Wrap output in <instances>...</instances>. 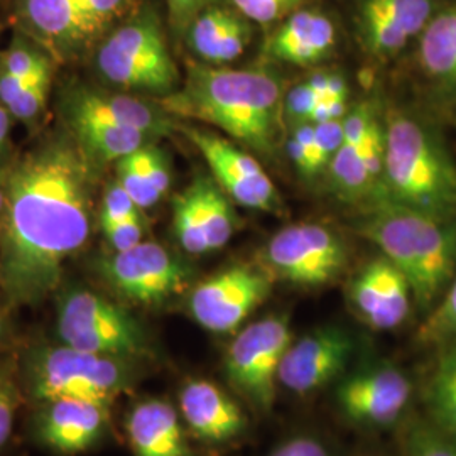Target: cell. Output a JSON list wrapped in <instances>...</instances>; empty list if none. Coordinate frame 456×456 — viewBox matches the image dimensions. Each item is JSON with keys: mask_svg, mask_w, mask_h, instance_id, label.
Returning a JSON list of instances; mask_svg holds the SVG:
<instances>
[{"mask_svg": "<svg viewBox=\"0 0 456 456\" xmlns=\"http://www.w3.org/2000/svg\"><path fill=\"white\" fill-rule=\"evenodd\" d=\"M418 63L435 88L456 97V4L436 12L419 36Z\"/></svg>", "mask_w": 456, "mask_h": 456, "instance_id": "22", "label": "cell"}, {"mask_svg": "<svg viewBox=\"0 0 456 456\" xmlns=\"http://www.w3.org/2000/svg\"><path fill=\"white\" fill-rule=\"evenodd\" d=\"M242 16L259 24H271L293 14L301 0H232Z\"/></svg>", "mask_w": 456, "mask_h": 456, "instance_id": "37", "label": "cell"}, {"mask_svg": "<svg viewBox=\"0 0 456 456\" xmlns=\"http://www.w3.org/2000/svg\"><path fill=\"white\" fill-rule=\"evenodd\" d=\"M411 395L408 375L397 367L379 365L345 379L337 391V403L354 423L384 426L401 418Z\"/></svg>", "mask_w": 456, "mask_h": 456, "instance_id": "14", "label": "cell"}, {"mask_svg": "<svg viewBox=\"0 0 456 456\" xmlns=\"http://www.w3.org/2000/svg\"><path fill=\"white\" fill-rule=\"evenodd\" d=\"M4 333H5V326H4V318L0 314V345L4 342Z\"/></svg>", "mask_w": 456, "mask_h": 456, "instance_id": "48", "label": "cell"}, {"mask_svg": "<svg viewBox=\"0 0 456 456\" xmlns=\"http://www.w3.org/2000/svg\"><path fill=\"white\" fill-rule=\"evenodd\" d=\"M66 117H88L144 132L146 135H164L173 124L149 103L139 98L95 92L88 88L73 90L65 100Z\"/></svg>", "mask_w": 456, "mask_h": 456, "instance_id": "19", "label": "cell"}, {"mask_svg": "<svg viewBox=\"0 0 456 456\" xmlns=\"http://www.w3.org/2000/svg\"><path fill=\"white\" fill-rule=\"evenodd\" d=\"M346 115V103L338 98H320L311 114V124H323L330 120H342Z\"/></svg>", "mask_w": 456, "mask_h": 456, "instance_id": "45", "label": "cell"}, {"mask_svg": "<svg viewBox=\"0 0 456 456\" xmlns=\"http://www.w3.org/2000/svg\"><path fill=\"white\" fill-rule=\"evenodd\" d=\"M20 365L16 359L0 360V448L9 441L17 411L22 404Z\"/></svg>", "mask_w": 456, "mask_h": 456, "instance_id": "29", "label": "cell"}, {"mask_svg": "<svg viewBox=\"0 0 456 456\" xmlns=\"http://www.w3.org/2000/svg\"><path fill=\"white\" fill-rule=\"evenodd\" d=\"M109 286L132 303L156 306L180 294L190 281V267L163 245L141 242L98 262Z\"/></svg>", "mask_w": 456, "mask_h": 456, "instance_id": "10", "label": "cell"}, {"mask_svg": "<svg viewBox=\"0 0 456 456\" xmlns=\"http://www.w3.org/2000/svg\"><path fill=\"white\" fill-rule=\"evenodd\" d=\"M135 163L139 166L142 176L146 178L149 186L163 198L171 186L169 166L166 163L163 152L154 146H142L132 152Z\"/></svg>", "mask_w": 456, "mask_h": 456, "instance_id": "36", "label": "cell"}, {"mask_svg": "<svg viewBox=\"0 0 456 456\" xmlns=\"http://www.w3.org/2000/svg\"><path fill=\"white\" fill-rule=\"evenodd\" d=\"M456 338V276L418 330V340L441 345Z\"/></svg>", "mask_w": 456, "mask_h": 456, "instance_id": "30", "label": "cell"}, {"mask_svg": "<svg viewBox=\"0 0 456 456\" xmlns=\"http://www.w3.org/2000/svg\"><path fill=\"white\" fill-rule=\"evenodd\" d=\"M24 14L36 33L56 46L85 37V0H24Z\"/></svg>", "mask_w": 456, "mask_h": 456, "instance_id": "24", "label": "cell"}, {"mask_svg": "<svg viewBox=\"0 0 456 456\" xmlns=\"http://www.w3.org/2000/svg\"><path fill=\"white\" fill-rule=\"evenodd\" d=\"M291 343L286 316L274 314L247 326L228 346L224 360L228 382L256 408H271L276 401L279 367Z\"/></svg>", "mask_w": 456, "mask_h": 456, "instance_id": "8", "label": "cell"}, {"mask_svg": "<svg viewBox=\"0 0 456 456\" xmlns=\"http://www.w3.org/2000/svg\"><path fill=\"white\" fill-rule=\"evenodd\" d=\"M169 19L175 29H184L191 26L196 17L201 14V9L210 0H166Z\"/></svg>", "mask_w": 456, "mask_h": 456, "instance_id": "43", "label": "cell"}, {"mask_svg": "<svg viewBox=\"0 0 456 456\" xmlns=\"http://www.w3.org/2000/svg\"><path fill=\"white\" fill-rule=\"evenodd\" d=\"M126 0H85V37H94L114 19Z\"/></svg>", "mask_w": 456, "mask_h": 456, "instance_id": "41", "label": "cell"}, {"mask_svg": "<svg viewBox=\"0 0 456 456\" xmlns=\"http://www.w3.org/2000/svg\"><path fill=\"white\" fill-rule=\"evenodd\" d=\"M117 181L122 184V188L129 193L141 210L156 205L161 200L142 176L132 152L117 161Z\"/></svg>", "mask_w": 456, "mask_h": 456, "instance_id": "35", "label": "cell"}, {"mask_svg": "<svg viewBox=\"0 0 456 456\" xmlns=\"http://www.w3.org/2000/svg\"><path fill=\"white\" fill-rule=\"evenodd\" d=\"M181 129L203 154L215 181L230 200L247 208L277 212L281 207V196L254 156L212 132L200 131L195 127Z\"/></svg>", "mask_w": 456, "mask_h": 456, "instance_id": "12", "label": "cell"}, {"mask_svg": "<svg viewBox=\"0 0 456 456\" xmlns=\"http://www.w3.org/2000/svg\"><path fill=\"white\" fill-rule=\"evenodd\" d=\"M173 224L175 233L184 252L191 256L210 254L205 230L201 224V207H200V191L193 181L183 193L176 196L173 205Z\"/></svg>", "mask_w": 456, "mask_h": 456, "instance_id": "27", "label": "cell"}, {"mask_svg": "<svg viewBox=\"0 0 456 456\" xmlns=\"http://www.w3.org/2000/svg\"><path fill=\"white\" fill-rule=\"evenodd\" d=\"M60 342L83 352L134 360L146 357V333L131 313L102 294L75 288L58 303Z\"/></svg>", "mask_w": 456, "mask_h": 456, "instance_id": "7", "label": "cell"}, {"mask_svg": "<svg viewBox=\"0 0 456 456\" xmlns=\"http://www.w3.org/2000/svg\"><path fill=\"white\" fill-rule=\"evenodd\" d=\"M352 352L354 340L342 328L314 330L289 345L279 367V386L297 395L320 391L343 374Z\"/></svg>", "mask_w": 456, "mask_h": 456, "instance_id": "13", "label": "cell"}, {"mask_svg": "<svg viewBox=\"0 0 456 456\" xmlns=\"http://www.w3.org/2000/svg\"><path fill=\"white\" fill-rule=\"evenodd\" d=\"M346 83L340 75H330L328 85H326L325 95L322 98H338V100H346Z\"/></svg>", "mask_w": 456, "mask_h": 456, "instance_id": "46", "label": "cell"}, {"mask_svg": "<svg viewBox=\"0 0 456 456\" xmlns=\"http://www.w3.org/2000/svg\"><path fill=\"white\" fill-rule=\"evenodd\" d=\"M271 293V279L247 265L225 269L200 282L190 297V313L212 333L235 331Z\"/></svg>", "mask_w": 456, "mask_h": 456, "instance_id": "11", "label": "cell"}, {"mask_svg": "<svg viewBox=\"0 0 456 456\" xmlns=\"http://www.w3.org/2000/svg\"><path fill=\"white\" fill-rule=\"evenodd\" d=\"M335 46V28L316 11H294L267 45V53L284 63L313 66Z\"/></svg>", "mask_w": 456, "mask_h": 456, "instance_id": "20", "label": "cell"}, {"mask_svg": "<svg viewBox=\"0 0 456 456\" xmlns=\"http://www.w3.org/2000/svg\"><path fill=\"white\" fill-rule=\"evenodd\" d=\"M97 65L107 82L154 95L176 92L180 82L159 19L149 11L118 28L102 45Z\"/></svg>", "mask_w": 456, "mask_h": 456, "instance_id": "6", "label": "cell"}, {"mask_svg": "<svg viewBox=\"0 0 456 456\" xmlns=\"http://www.w3.org/2000/svg\"><path fill=\"white\" fill-rule=\"evenodd\" d=\"M132 360L60 345H37L20 365L22 389L37 403L83 399L112 408L134 384Z\"/></svg>", "mask_w": 456, "mask_h": 456, "instance_id": "5", "label": "cell"}, {"mask_svg": "<svg viewBox=\"0 0 456 456\" xmlns=\"http://www.w3.org/2000/svg\"><path fill=\"white\" fill-rule=\"evenodd\" d=\"M360 158L374 188V196L380 193L384 163H386V129L374 118L359 146Z\"/></svg>", "mask_w": 456, "mask_h": 456, "instance_id": "34", "label": "cell"}, {"mask_svg": "<svg viewBox=\"0 0 456 456\" xmlns=\"http://www.w3.org/2000/svg\"><path fill=\"white\" fill-rule=\"evenodd\" d=\"M92 158L54 139L7 175L0 215V284L12 305H37L56 289L65 262L90 237Z\"/></svg>", "mask_w": 456, "mask_h": 456, "instance_id": "1", "label": "cell"}, {"mask_svg": "<svg viewBox=\"0 0 456 456\" xmlns=\"http://www.w3.org/2000/svg\"><path fill=\"white\" fill-rule=\"evenodd\" d=\"M141 208L135 205L129 193L122 188L118 181H114L102 200V208H100V224L107 222H117L131 216H139Z\"/></svg>", "mask_w": 456, "mask_h": 456, "instance_id": "39", "label": "cell"}, {"mask_svg": "<svg viewBox=\"0 0 456 456\" xmlns=\"http://www.w3.org/2000/svg\"><path fill=\"white\" fill-rule=\"evenodd\" d=\"M264 261L286 282L318 288L338 277L348 252L333 230L318 224H297L282 228L267 242Z\"/></svg>", "mask_w": 456, "mask_h": 456, "instance_id": "9", "label": "cell"}, {"mask_svg": "<svg viewBox=\"0 0 456 456\" xmlns=\"http://www.w3.org/2000/svg\"><path fill=\"white\" fill-rule=\"evenodd\" d=\"M110 424V408L83 399L43 401L34 416V436L39 444L61 455H77L94 448Z\"/></svg>", "mask_w": 456, "mask_h": 456, "instance_id": "15", "label": "cell"}, {"mask_svg": "<svg viewBox=\"0 0 456 456\" xmlns=\"http://www.w3.org/2000/svg\"><path fill=\"white\" fill-rule=\"evenodd\" d=\"M380 193L411 208L456 215V164L436 134L406 112L387 115Z\"/></svg>", "mask_w": 456, "mask_h": 456, "instance_id": "4", "label": "cell"}, {"mask_svg": "<svg viewBox=\"0 0 456 456\" xmlns=\"http://www.w3.org/2000/svg\"><path fill=\"white\" fill-rule=\"evenodd\" d=\"M320 98L322 97L311 88L308 83L297 85V86H294L284 100L286 115L296 124L310 122L311 114H313L314 107L318 105Z\"/></svg>", "mask_w": 456, "mask_h": 456, "instance_id": "42", "label": "cell"}, {"mask_svg": "<svg viewBox=\"0 0 456 456\" xmlns=\"http://www.w3.org/2000/svg\"><path fill=\"white\" fill-rule=\"evenodd\" d=\"M250 36V24L227 9H208L190 26L191 48L212 65L237 60L247 48Z\"/></svg>", "mask_w": 456, "mask_h": 456, "instance_id": "21", "label": "cell"}, {"mask_svg": "<svg viewBox=\"0 0 456 456\" xmlns=\"http://www.w3.org/2000/svg\"><path fill=\"white\" fill-rule=\"evenodd\" d=\"M180 411L190 431L205 443L233 440L247 428L240 406L210 380H188L180 392Z\"/></svg>", "mask_w": 456, "mask_h": 456, "instance_id": "17", "label": "cell"}, {"mask_svg": "<svg viewBox=\"0 0 456 456\" xmlns=\"http://www.w3.org/2000/svg\"><path fill=\"white\" fill-rule=\"evenodd\" d=\"M363 11L384 17L409 39L421 36L436 14L435 0H367Z\"/></svg>", "mask_w": 456, "mask_h": 456, "instance_id": "28", "label": "cell"}, {"mask_svg": "<svg viewBox=\"0 0 456 456\" xmlns=\"http://www.w3.org/2000/svg\"><path fill=\"white\" fill-rule=\"evenodd\" d=\"M271 456H330L325 446L310 436H297L286 441Z\"/></svg>", "mask_w": 456, "mask_h": 456, "instance_id": "44", "label": "cell"}, {"mask_svg": "<svg viewBox=\"0 0 456 456\" xmlns=\"http://www.w3.org/2000/svg\"><path fill=\"white\" fill-rule=\"evenodd\" d=\"M348 297L360 318L374 330L403 325L414 299L408 277L384 256L360 269L348 286Z\"/></svg>", "mask_w": 456, "mask_h": 456, "instance_id": "16", "label": "cell"}, {"mask_svg": "<svg viewBox=\"0 0 456 456\" xmlns=\"http://www.w3.org/2000/svg\"><path fill=\"white\" fill-rule=\"evenodd\" d=\"M77 142L95 161H118L146 146L149 135L131 127H122L88 117H66Z\"/></svg>", "mask_w": 456, "mask_h": 456, "instance_id": "23", "label": "cell"}, {"mask_svg": "<svg viewBox=\"0 0 456 456\" xmlns=\"http://www.w3.org/2000/svg\"><path fill=\"white\" fill-rule=\"evenodd\" d=\"M126 433L135 456H191L178 411L163 399H146L127 414Z\"/></svg>", "mask_w": 456, "mask_h": 456, "instance_id": "18", "label": "cell"}, {"mask_svg": "<svg viewBox=\"0 0 456 456\" xmlns=\"http://www.w3.org/2000/svg\"><path fill=\"white\" fill-rule=\"evenodd\" d=\"M200 207H201V224L205 230L208 250L215 252L230 242L233 237L239 220L232 208L227 193L218 186L216 181L210 178H198Z\"/></svg>", "mask_w": 456, "mask_h": 456, "instance_id": "26", "label": "cell"}, {"mask_svg": "<svg viewBox=\"0 0 456 456\" xmlns=\"http://www.w3.org/2000/svg\"><path fill=\"white\" fill-rule=\"evenodd\" d=\"M357 230L408 277L414 303L433 310L456 276L455 216L416 210L377 193Z\"/></svg>", "mask_w": 456, "mask_h": 456, "instance_id": "3", "label": "cell"}, {"mask_svg": "<svg viewBox=\"0 0 456 456\" xmlns=\"http://www.w3.org/2000/svg\"><path fill=\"white\" fill-rule=\"evenodd\" d=\"M169 114L201 120L240 144L273 154L281 132L282 90L271 71L196 65L183 88L166 95Z\"/></svg>", "mask_w": 456, "mask_h": 456, "instance_id": "2", "label": "cell"}, {"mask_svg": "<svg viewBox=\"0 0 456 456\" xmlns=\"http://www.w3.org/2000/svg\"><path fill=\"white\" fill-rule=\"evenodd\" d=\"M102 232L107 239L109 245L114 248V252H122L132 248L135 245L144 242V224H142V215L139 216H131L117 222H107L100 224Z\"/></svg>", "mask_w": 456, "mask_h": 456, "instance_id": "38", "label": "cell"}, {"mask_svg": "<svg viewBox=\"0 0 456 456\" xmlns=\"http://www.w3.org/2000/svg\"><path fill=\"white\" fill-rule=\"evenodd\" d=\"M343 142L342 120H330L323 124H314V139L308 154V167L306 176L318 175L325 166L333 159L335 152L340 149Z\"/></svg>", "mask_w": 456, "mask_h": 456, "instance_id": "33", "label": "cell"}, {"mask_svg": "<svg viewBox=\"0 0 456 456\" xmlns=\"http://www.w3.org/2000/svg\"><path fill=\"white\" fill-rule=\"evenodd\" d=\"M406 456H456V440L438 428L414 424L404 438Z\"/></svg>", "mask_w": 456, "mask_h": 456, "instance_id": "32", "label": "cell"}, {"mask_svg": "<svg viewBox=\"0 0 456 456\" xmlns=\"http://www.w3.org/2000/svg\"><path fill=\"white\" fill-rule=\"evenodd\" d=\"M5 184H7V175H0V215L4 212V205H5Z\"/></svg>", "mask_w": 456, "mask_h": 456, "instance_id": "47", "label": "cell"}, {"mask_svg": "<svg viewBox=\"0 0 456 456\" xmlns=\"http://www.w3.org/2000/svg\"><path fill=\"white\" fill-rule=\"evenodd\" d=\"M440 346L438 362L428 384V408L436 428L456 440V338Z\"/></svg>", "mask_w": 456, "mask_h": 456, "instance_id": "25", "label": "cell"}, {"mask_svg": "<svg viewBox=\"0 0 456 456\" xmlns=\"http://www.w3.org/2000/svg\"><path fill=\"white\" fill-rule=\"evenodd\" d=\"M51 65L48 58H45L39 65L34 68L28 77V85L20 92L16 102L11 105L9 112L16 115L20 120H31L39 114L48 100L49 86H51Z\"/></svg>", "mask_w": 456, "mask_h": 456, "instance_id": "31", "label": "cell"}, {"mask_svg": "<svg viewBox=\"0 0 456 456\" xmlns=\"http://www.w3.org/2000/svg\"><path fill=\"white\" fill-rule=\"evenodd\" d=\"M43 60L45 56L29 48L28 45L16 43L4 54L0 73H5L14 78H26Z\"/></svg>", "mask_w": 456, "mask_h": 456, "instance_id": "40", "label": "cell"}]
</instances>
